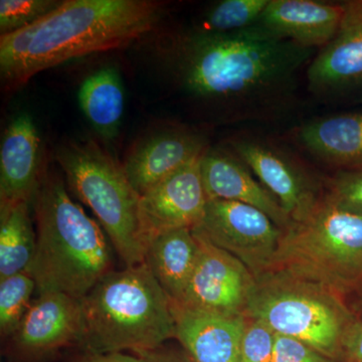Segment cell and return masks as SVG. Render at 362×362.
<instances>
[{
  "mask_svg": "<svg viewBox=\"0 0 362 362\" xmlns=\"http://www.w3.org/2000/svg\"><path fill=\"white\" fill-rule=\"evenodd\" d=\"M159 68L192 101L223 118H256L285 104L315 49L256 25L213 33L194 30L156 42Z\"/></svg>",
  "mask_w": 362,
  "mask_h": 362,
  "instance_id": "6da1fadb",
  "label": "cell"
},
{
  "mask_svg": "<svg viewBox=\"0 0 362 362\" xmlns=\"http://www.w3.org/2000/svg\"><path fill=\"white\" fill-rule=\"evenodd\" d=\"M163 14L151 0H66L33 25L1 35L2 85L16 89L71 59L127 47L153 32Z\"/></svg>",
  "mask_w": 362,
  "mask_h": 362,
  "instance_id": "7a4b0ae2",
  "label": "cell"
},
{
  "mask_svg": "<svg viewBox=\"0 0 362 362\" xmlns=\"http://www.w3.org/2000/svg\"><path fill=\"white\" fill-rule=\"evenodd\" d=\"M37 246L28 273L37 294L64 293L83 299L113 270L108 237L71 199L62 177L42 173L33 199Z\"/></svg>",
  "mask_w": 362,
  "mask_h": 362,
  "instance_id": "3957f363",
  "label": "cell"
},
{
  "mask_svg": "<svg viewBox=\"0 0 362 362\" xmlns=\"http://www.w3.org/2000/svg\"><path fill=\"white\" fill-rule=\"evenodd\" d=\"M81 305L86 352L141 354L175 337L173 301L146 263L107 274Z\"/></svg>",
  "mask_w": 362,
  "mask_h": 362,
  "instance_id": "277c9868",
  "label": "cell"
},
{
  "mask_svg": "<svg viewBox=\"0 0 362 362\" xmlns=\"http://www.w3.org/2000/svg\"><path fill=\"white\" fill-rule=\"evenodd\" d=\"M268 271L311 281L344 299L358 294L362 216L342 209L325 195L305 220L283 230Z\"/></svg>",
  "mask_w": 362,
  "mask_h": 362,
  "instance_id": "5b68a950",
  "label": "cell"
},
{
  "mask_svg": "<svg viewBox=\"0 0 362 362\" xmlns=\"http://www.w3.org/2000/svg\"><path fill=\"white\" fill-rule=\"evenodd\" d=\"M246 315L275 334L300 340L338 362L358 318L346 299L327 288L283 271L256 277Z\"/></svg>",
  "mask_w": 362,
  "mask_h": 362,
  "instance_id": "8992f818",
  "label": "cell"
},
{
  "mask_svg": "<svg viewBox=\"0 0 362 362\" xmlns=\"http://www.w3.org/2000/svg\"><path fill=\"white\" fill-rule=\"evenodd\" d=\"M56 159L71 192L96 216L126 267L144 264L148 238L143 228L140 195L123 168L93 141L62 145Z\"/></svg>",
  "mask_w": 362,
  "mask_h": 362,
  "instance_id": "52a82bcc",
  "label": "cell"
},
{
  "mask_svg": "<svg viewBox=\"0 0 362 362\" xmlns=\"http://www.w3.org/2000/svg\"><path fill=\"white\" fill-rule=\"evenodd\" d=\"M199 230L216 247L240 259L255 277L268 271L283 230L256 207L211 199Z\"/></svg>",
  "mask_w": 362,
  "mask_h": 362,
  "instance_id": "ba28073f",
  "label": "cell"
},
{
  "mask_svg": "<svg viewBox=\"0 0 362 362\" xmlns=\"http://www.w3.org/2000/svg\"><path fill=\"white\" fill-rule=\"evenodd\" d=\"M192 230L199 242V258L182 297L173 303L213 313L246 315L256 284L254 274L199 230Z\"/></svg>",
  "mask_w": 362,
  "mask_h": 362,
  "instance_id": "9c48e42d",
  "label": "cell"
},
{
  "mask_svg": "<svg viewBox=\"0 0 362 362\" xmlns=\"http://www.w3.org/2000/svg\"><path fill=\"white\" fill-rule=\"evenodd\" d=\"M232 152L271 192L292 223L305 220L322 197L294 156L263 140L239 138L230 141Z\"/></svg>",
  "mask_w": 362,
  "mask_h": 362,
  "instance_id": "30bf717a",
  "label": "cell"
},
{
  "mask_svg": "<svg viewBox=\"0 0 362 362\" xmlns=\"http://www.w3.org/2000/svg\"><path fill=\"white\" fill-rule=\"evenodd\" d=\"M202 157L140 197L142 225L148 240L165 230H194L202 223L209 201L202 182Z\"/></svg>",
  "mask_w": 362,
  "mask_h": 362,
  "instance_id": "8fae6325",
  "label": "cell"
},
{
  "mask_svg": "<svg viewBox=\"0 0 362 362\" xmlns=\"http://www.w3.org/2000/svg\"><path fill=\"white\" fill-rule=\"evenodd\" d=\"M40 138L32 117L21 113L4 130L0 147V207L35 199L42 180Z\"/></svg>",
  "mask_w": 362,
  "mask_h": 362,
  "instance_id": "7c38bea8",
  "label": "cell"
},
{
  "mask_svg": "<svg viewBox=\"0 0 362 362\" xmlns=\"http://www.w3.org/2000/svg\"><path fill=\"white\" fill-rule=\"evenodd\" d=\"M207 141L189 129L162 131L146 138L131 151L123 169L138 194L149 189L187 163L204 156Z\"/></svg>",
  "mask_w": 362,
  "mask_h": 362,
  "instance_id": "4fadbf2b",
  "label": "cell"
},
{
  "mask_svg": "<svg viewBox=\"0 0 362 362\" xmlns=\"http://www.w3.org/2000/svg\"><path fill=\"white\" fill-rule=\"evenodd\" d=\"M81 300L64 293L39 294L13 335L14 344L26 354L39 356L71 344L82 335Z\"/></svg>",
  "mask_w": 362,
  "mask_h": 362,
  "instance_id": "5bb4252c",
  "label": "cell"
},
{
  "mask_svg": "<svg viewBox=\"0 0 362 362\" xmlns=\"http://www.w3.org/2000/svg\"><path fill=\"white\" fill-rule=\"evenodd\" d=\"M341 25L307 70L309 90L329 96L362 82V1L344 4Z\"/></svg>",
  "mask_w": 362,
  "mask_h": 362,
  "instance_id": "9a60e30c",
  "label": "cell"
},
{
  "mask_svg": "<svg viewBox=\"0 0 362 362\" xmlns=\"http://www.w3.org/2000/svg\"><path fill=\"white\" fill-rule=\"evenodd\" d=\"M201 169L209 201L242 202L263 211L281 230L291 225V218L276 197L232 151L207 148L202 157Z\"/></svg>",
  "mask_w": 362,
  "mask_h": 362,
  "instance_id": "2e32d148",
  "label": "cell"
},
{
  "mask_svg": "<svg viewBox=\"0 0 362 362\" xmlns=\"http://www.w3.org/2000/svg\"><path fill=\"white\" fill-rule=\"evenodd\" d=\"M173 304L175 337L194 362H240L247 315L213 313Z\"/></svg>",
  "mask_w": 362,
  "mask_h": 362,
  "instance_id": "e0dca14e",
  "label": "cell"
},
{
  "mask_svg": "<svg viewBox=\"0 0 362 362\" xmlns=\"http://www.w3.org/2000/svg\"><path fill=\"white\" fill-rule=\"evenodd\" d=\"M344 13V4L313 0H270L256 25L279 39L315 49L334 39Z\"/></svg>",
  "mask_w": 362,
  "mask_h": 362,
  "instance_id": "ac0fdd59",
  "label": "cell"
},
{
  "mask_svg": "<svg viewBox=\"0 0 362 362\" xmlns=\"http://www.w3.org/2000/svg\"><path fill=\"white\" fill-rule=\"evenodd\" d=\"M199 254V242L190 228L165 230L149 238L145 263L171 301L182 297Z\"/></svg>",
  "mask_w": 362,
  "mask_h": 362,
  "instance_id": "d6986e66",
  "label": "cell"
},
{
  "mask_svg": "<svg viewBox=\"0 0 362 362\" xmlns=\"http://www.w3.org/2000/svg\"><path fill=\"white\" fill-rule=\"evenodd\" d=\"M298 140L309 153L334 166L362 164V114L317 119L302 126Z\"/></svg>",
  "mask_w": 362,
  "mask_h": 362,
  "instance_id": "ffe728a7",
  "label": "cell"
},
{
  "mask_svg": "<svg viewBox=\"0 0 362 362\" xmlns=\"http://www.w3.org/2000/svg\"><path fill=\"white\" fill-rule=\"evenodd\" d=\"M78 104L95 131L105 138L116 137L124 113V90L114 68H104L89 76L78 90Z\"/></svg>",
  "mask_w": 362,
  "mask_h": 362,
  "instance_id": "44dd1931",
  "label": "cell"
},
{
  "mask_svg": "<svg viewBox=\"0 0 362 362\" xmlns=\"http://www.w3.org/2000/svg\"><path fill=\"white\" fill-rule=\"evenodd\" d=\"M37 246L30 204L0 207V280L28 272Z\"/></svg>",
  "mask_w": 362,
  "mask_h": 362,
  "instance_id": "7402d4cb",
  "label": "cell"
},
{
  "mask_svg": "<svg viewBox=\"0 0 362 362\" xmlns=\"http://www.w3.org/2000/svg\"><path fill=\"white\" fill-rule=\"evenodd\" d=\"M270 0H223L207 11L197 30L213 33L239 32L254 25Z\"/></svg>",
  "mask_w": 362,
  "mask_h": 362,
  "instance_id": "603a6c76",
  "label": "cell"
},
{
  "mask_svg": "<svg viewBox=\"0 0 362 362\" xmlns=\"http://www.w3.org/2000/svg\"><path fill=\"white\" fill-rule=\"evenodd\" d=\"M35 291L37 284L28 272L0 280V331L4 337H13L18 329Z\"/></svg>",
  "mask_w": 362,
  "mask_h": 362,
  "instance_id": "cb8c5ba5",
  "label": "cell"
},
{
  "mask_svg": "<svg viewBox=\"0 0 362 362\" xmlns=\"http://www.w3.org/2000/svg\"><path fill=\"white\" fill-rule=\"evenodd\" d=\"M59 0H1L0 33L1 35L18 32L33 25L58 8Z\"/></svg>",
  "mask_w": 362,
  "mask_h": 362,
  "instance_id": "d4e9b609",
  "label": "cell"
},
{
  "mask_svg": "<svg viewBox=\"0 0 362 362\" xmlns=\"http://www.w3.org/2000/svg\"><path fill=\"white\" fill-rule=\"evenodd\" d=\"M275 337V333L265 323L247 317L240 346V362H273Z\"/></svg>",
  "mask_w": 362,
  "mask_h": 362,
  "instance_id": "484cf974",
  "label": "cell"
},
{
  "mask_svg": "<svg viewBox=\"0 0 362 362\" xmlns=\"http://www.w3.org/2000/svg\"><path fill=\"white\" fill-rule=\"evenodd\" d=\"M326 195L342 209L362 216V169L335 176Z\"/></svg>",
  "mask_w": 362,
  "mask_h": 362,
  "instance_id": "4316f807",
  "label": "cell"
},
{
  "mask_svg": "<svg viewBox=\"0 0 362 362\" xmlns=\"http://www.w3.org/2000/svg\"><path fill=\"white\" fill-rule=\"evenodd\" d=\"M273 362H337L306 343L276 334Z\"/></svg>",
  "mask_w": 362,
  "mask_h": 362,
  "instance_id": "83f0119b",
  "label": "cell"
},
{
  "mask_svg": "<svg viewBox=\"0 0 362 362\" xmlns=\"http://www.w3.org/2000/svg\"><path fill=\"white\" fill-rule=\"evenodd\" d=\"M338 362H362V320L358 319L343 343Z\"/></svg>",
  "mask_w": 362,
  "mask_h": 362,
  "instance_id": "f1b7e54d",
  "label": "cell"
},
{
  "mask_svg": "<svg viewBox=\"0 0 362 362\" xmlns=\"http://www.w3.org/2000/svg\"><path fill=\"white\" fill-rule=\"evenodd\" d=\"M78 362H144L141 357L132 356L123 352H109V354H94L86 352Z\"/></svg>",
  "mask_w": 362,
  "mask_h": 362,
  "instance_id": "f546056e",
  "label": "cell"
},
{
  "mask_svg": "<svg viewBox=\"0 0 362 362\" xmlns=\"http://www.w3.org/2000/svg\"><path fill=\"white\" fill-rule=\"evenodd\" d=\"M139 356L144 362H190L185 357L181 356L176 352L168 351V350L157 349L151 351L141 352Z\"/></svg>",
  "mask_w": 362,
  "mask_h": 362,
  "instance_id": "4dcf8cb0",
  "label": "cell"
}]
</instances>
